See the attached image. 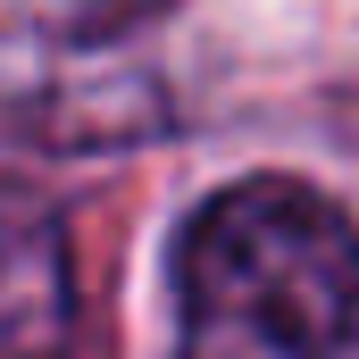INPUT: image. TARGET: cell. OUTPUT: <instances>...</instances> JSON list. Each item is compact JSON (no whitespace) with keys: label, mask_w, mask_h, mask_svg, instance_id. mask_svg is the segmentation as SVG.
<instances>
[{"label":"cell","mask_w":359,"mask_h":359,"mask_svg":"<svg viewBox=\"0 0 359 359\" xmlns=\"http://www.w3.org/2000/svg\"><path fill=\"white\" fill-rule=\"evenodd\" d=\"M168 284L176 359H343L359 343V226L292 176L209 192Z\"/></svg>","instance_id":"cell-1"},{"label":"cell","mask_w":359,"mask_h":359,"mask_svg":"<svg viewBox=\"0 0 359 359\" xmlns=\"http://www.w3.org/2000/svg\"><path fill=\"white\" fill-rule=\"evenodd\" d=\"M67 318V243L59 217L0 184V359H42Z\"/></svg>","instance_id":"cell-2"}]
</instances>
